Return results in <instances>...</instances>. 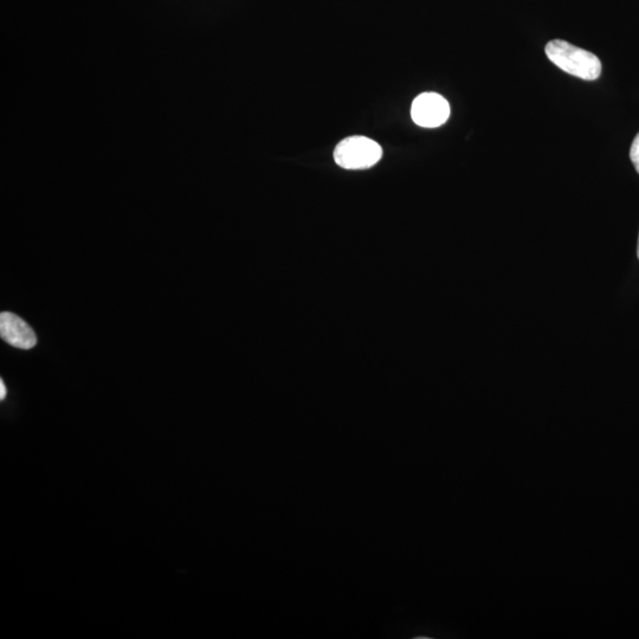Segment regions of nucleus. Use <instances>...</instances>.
Instances as JSON below:
<instances>
[{"mask_svg": "<svg viewBox=\"0 0 639 639\" xmlns=\"http://www.w3.org/2000/svg\"><path fill=\"white\" fill-rule=\"evenodd\" d=\"M546 55L555 66L579 79L595 81L602 74V62L595 54L566 41L548 42Z\"/></svg>", "mask_w": 639, "mask_h": 639, "instance_id": "obj_1", "label": "nucleus"}, {"mask_svg": "<svg viewBox=\"0 0 639 639\" xmlns=\"http://www.w3.org/2000/svg\"><path fill=\"white\" fill-rule=\"evenodd\" d=\"M335 164L341 169L357 171L371 169L383 157V148L361 135H354L339 142L333 153Z\"/></svg>", "mask_w": 639, "mask_h": 639, "instance_id": "obj_2", "label": "nucleus"}, {"mask_svg": "<svg viewBox=\"0 0 639 639\" xmlns=\"http://www.w3.org/2000/svg\"><path fill=\"white\" fill-rule=\"evenodd\" d=\"M449 116V103L440 94L423 93L412 102L411 118L418 126L440 127L448 121Z\"/></svg>", "mask_w": 639, "mask_h": 639, "instance_id": "obj_3", "label": "nucleus"}, {"mask_svg": "<svg viewBox=\"0 0 639 639\" xmlns=\"http://www.w3.org/2000/svg\"><path fill=\"white\" fill-rule=\"evenodd\" d=\"M0 337L19 350H31L37 344V337L27 322L16 314H0Z\"/></svg>", "mask_w": 639, "mask_h": 639, "instance_id": "obj_4", "label": "nucleus"}, {"mask_svg": "<svg viewBox=\"0 0 639 639\" xmlns=\"http://www.w3.org/2000/svg\"><path fill=\"white\" fill-rule=\"evenodd\" d=\"M630 159L634 164L636 171L639 174V133L636 135L634 142H632L630 150Z\"/></svg>", "mask_w": 639, "mask_h": 639, "instance_id": "obj_5", "label": "nucleus"}, {"mask_svg": "<svg viewBox=\"0 0 639 639\" xmlns=\"http://www.w3.org/2000/svg\"><path fill=\"white\" fill-rule=\"evenodd\" d=\"M5 396H6V389H5L4 382L2 380V382H0V398L4 399Z\"/></svg>", "mask_w": 639, "mask_h": 639, "instance_id": "obj_6", "label": "nucleus"}, {"mask_svg": "<svg viewBox=\"0 0 639 639\" xmlns=\"http://www.w3.org/2000/svg\"><path fill=\"white\" fill-rule=\"evenodd\" d=\"M637 256L639 258V237H638V245H637Z\"/></svg>", "mask_w": 639, "mask_h": 639, "instance_id": "obj_7", "label": "nucleus"}]
</instances>
